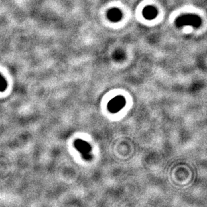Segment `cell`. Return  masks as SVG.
<instances>
[{
	"instance_id": "obj_1",
	"label": "cell",
	"mask_w": 207,
	"mask_h": 207,
	"mask_svg": "<svg viewBox=\"0 0 207 207\" xmlns=\"http://www.w3.org/2000/svg\"><path fill=\"white\" fill-rule=\"evenodd\" d=\"M7 86V82L4 77H3L1 76V74H0V92H3L6 89Z\"/></svg>"
}]
</instances>
